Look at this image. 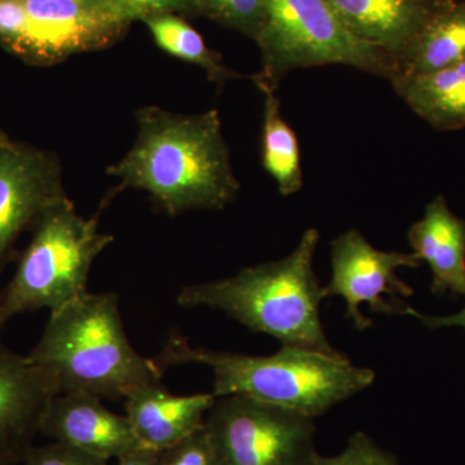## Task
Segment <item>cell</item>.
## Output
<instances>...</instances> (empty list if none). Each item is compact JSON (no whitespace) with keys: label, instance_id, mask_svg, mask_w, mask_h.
Listing matches in <instances>:
<instances>
[{"label":"cell","instance_id":"27","mask_svg":"<svg viewBox=\"0 0 465 465\" xmlns=\"http://www.w3.org/2000/svg\"><path fill=\"white\" fill-rule=\"evenodd\" d=\"M164 451L140 449L118 459V465H163Z\"/></svg>","mask_w":465,"mask_h":465},{"label":"cell","instance_id":"1","mask_svg":"<svg viewBox=\"0 0 465 465\" xmlns=\"http://www.w3.org/2000/svg\"><path fill=\"white\" fill-rule=\"evenodd\" d=\"M136 142L108 168L122 188L148 193L168 216L223 210L237 200L235 177L219 110L177 114L158 106L136 113Z\"/></svg>","mask_w":465,"mask_h":465},{"label":"cell","instance_id":"26","mask_svg":"<svg viewBox=\"0 0 465 465\" xmlns=\"http://www.w3.org/2000/svg\"><path fill=\"white\" fill-rule=\"evenodd\" d=\"M411 317L418 318L430 330H439L443 327H461L465 330V307L458 313L450 314V316L430 317L414 311Z\"/></svg>","mask_w":465,"mask_h":465},{"label":"cell","instance_id":"29","mask_svg":"<svg viewBox=\"0 0 465 465\" xmlns=\"http://www.w3.org/2000/svg\"><path fill=\"white\" fill-rule=\"evenodd\" d=\"M0 465H2V464H0Z\"/></svg>","mask_w":465,"mask_h":465},{"label":"cell","instance_id":"19","mask_svg":"<svg viewBox=\"0 0 465 465\" xmlns=\"http://www.w3.org/2000/svg\"><path fill=\"white\" fill-rule=\"evenodd\" d=\"M143 23L148 26L159 48L171 56L200 66L206 73L208 81L213 84L223 87L228 82L243 78L240 73L229 69L217 52L207 47L206 42L197 30L173 14L157 15L146 18Z\"/></svg>","mask_w":465,"mask_h":465},{"label":"cell","instance_id":"8","mask_svg":"<svg viewBox=\"0 0 465 465\" xmlns=\"http://www.w3.org/2000/svg\"><path fill=\"white\" fill-rule=\"evenodd\" d=\"M421 260L415 252L381 251L372 246L357 229H349L331 243L332 274L323 287L324 296H341L347 302L345 317L358 331L372 326V321L361 312L369 305L374 313L387 316H412L415 309L402 298L414 290L397 277L400 268H419Z\"/></svg>","mask_w":465,"mask_h":465},{"label":"cell","instance_id":"10","mask_svg":"<svg viewBox=\"0 0 465 465\" xmlns=\"http://www.w3.org/2000/svg\"><path fill=\"white\" fill-rule=\"evenodd\" d=\"M58 391L50 372L0 339V464H21Z\"/></svg>","mask_w":465,"mask_h":465},{"label":"cell","instance_id":"25","mask_svg":"<svg viewBox=\"0 0 465 465\" xmlns=\"http://www.w3.org/2000/svg\"><path fill=\"white\" fill-rule=\"evenodd\" d=\"M23 465H108V460L88 454L84 450L63 442L34 445L24 459Z\"/></svg>","mask_w":465,"mask_h":465},{"label":"cell","instance_id":"21","mask_svg":"<svg viewBox=\"0 0 465 465\" xmlns=\"http://www.w3.org/2000/svg\"><path fill=\"white\" fill-rule=\"evenodd\" d=\"M106 16L124 29L134 20H146L157 15L197 12L193 0H96Z\"/></svg>","mask_w":465,"mask_h":465},{"label":"cell","instance_id":"24","mask_svg":"<svg viewBox=\"0 0 465 465\" xmlns=\"http://www.w3.org/2000/svg\"><path fill=\"white\" fill-rule=\"evenodd\" d=\"M26 35L27 15L24 0H0V43L21 57Z\"/></svg>","mask_w":465,"mask_h":465},{"label":"cell","instance_id":"7","mask_svg":"<svg viewBox=\"0 0 465 465\" xmlns=\"http://www.w3.org/2000/svg\"><path fill=\"white\" fill-rule=\"evenodd\" d=\"M204 428L228 465H308L317 454L313 419L240 394L217 397Z\"/></svg>","mask_w":465,"mask_h":465},{"label":"cell","instance_id":"11","mask_svg":"<svg viewBox=\"0 0 465 465\" xmlns=\"http://www.w3.org/2000/svg\"><path fill=\"white\" fill-rule=\"evenodd\" d=\"M27 63L52 64L76 52L96 50L121 32L96 0H24Z\"/></svg>","mask_w":465,"mask_h":465},{"label":"cell","instance_id":"2","mask_svg":"<svg viewBox=\"0 0 465 465\" xmlns=\"http://www.w3.org/2000/svg\"><path fill=\"white\" fill-rule=\"evenodd\" d=\"M318 241L320 232L309 228L286 258L243 268L225 280L183 287L177 304L223 312L252 331L273 336L282 347L344 357L321 322L326 296L314 273Z\"/></svg>","mask_w":465,"mask_h":465},{"label":"cell","instance_id":"23","mask_svg":"<svg viewBox=\"0 0 465 465\" xmlns=\"http://www.w3.org/2000/svg\"><path fill=\"white\" fill-rule=\"evenodd\" d=\"M163 465H228L222 451L207 432L202 428L179 445L164 451Z\"/></svg>","mask_w":465,"mask_h":465},{"label":"cell","instance_id":"16","mask_svg":"<svg viewBox=\"0 0 465 465\" xmlns=\"http://www.w3.org/2000/svg\"><path fill=\"white\" fill-rule=\"evenodd\" d=\"M390 82L403 103L436 130L465 128V58L437 72L397 75Z\"/></svg>","mask_w":465,"mask_h":465},{"label":"cell","instance_id":"22","mask_svg":"<svg viewBox=\"0 0 465 465\" xmlns=\"http://www.w3.org/2000/svg\"><path fill=\"white\" fill-rule=\"evenodd\" d=\"M308 465H400L396 457L385 451L367 436L357 432L349 439L347 448L333 457L314 455Z\"/></svg>","mask_w":465,"mask_h":465},{"label":"cell","instance_id":"17","mask_svg":"<svg viewBox=\"0 0 465 465\" xmlns=\"http://www.w3.org/2000/svg\"><path fill=\"white\" fill-rule=\"evenodd\" d=\"M464 58L465 0H442L400 58L397 75L428 74Z\"/></svg>","mask_w":465,"mask_h":465},{"label":"cell","instance_id":"13","mask_svg":"<svg viewBox=\"0 0 465 465\" xmlns=\"http://www.w3.org/2000/svg\"><path fill=\"white\" fill-rule=\"evenodd\" d=\"M216 399L213 391L174 396L162 384L148 385L124 400L125 416L143 449L166 451L203 428Z\"/></svg>","mask_w":465,"mask_h":465},{"label":"cell","instance_id":"28","mask_svg":"<svg viewBox=\"0 0 465 465\" xmlns=\"http://www.w3.org/2000/svg\"><path fill=\"white\" fill-rule=\"evenodd\" d=\"M9 142H11V139H9L8 134L0 128V146L5 145V143H8Z\"/></svg>","mask_w":465,"mask_h":465},{"label":"cell","instance_id":"3","mask_svg":"<svg viewBox=\"0 0 465 465\" xmlns=\"http://www.w3.org/2000/svg\"><path fill=\"white\" fill-rule=\"evenodd\" d=\"M27 356L50 372L60 393L103 401L125 400L143 387L162 384L163 375L157 361L131 345L113 292L85 293L51 313Z\"/></svg>","mask_w":465,"mask_h":465},{"label":"cell","instance_id":"9","mask_svg":"<svg viewBox=\"0 0 465 465\" xmlns=\"http://www.w3.org/2000/svg\"><path fill=\"white\" fill-rule=\"evenodd\" d=\"M66 197L54 155L12 140L0 146V262L21 232Z\"/></svg>","mask_w":465,"mask_h":465},{"label":"cell","instance_id":"15","mask_svg":"<svg viewBox=\"0 0 465 465\" xmlns=\"http://www.w3.org/2000/svg\"><path fill=\"white\" fill-rule=\"evenodd\" d=\"M407 238L412 252L432 272V292L465 296V220L450 210L443 195L425 206Z\"/></svg>","mask_w":465,"mask_h":465},{"label":"cell","instance_id":"6","mask_svg":"<svg viewBox=\"0 0 465 465\" xmlns=\"http://www.w3.org/2000/svg\"><path fill=\"white\" fill-rule=\"evenodd\" d=\"M255 42L262 69L251 75L256 87L277 91L290 73L308 67L344 65L391 81L396 60L357 38L329 0H264Z\"/></svg>","mask_w":465,"mask_h":465},{"label":"cell","instance_id":"4","mask_svg":"<svg viewBox=\"0 0 465 465\" xmlns=\"http://www.w3.org/2000/svg\"><path fill=\"white\" fill-rule=\"evenodd\" d=\"M155 361L162 369L189 363L210 367L216 397L240 394L312 419L375 381L372 370L354 366L345 356L291 347L272 356H249L193 347L174 332Z\"/></svg>","mask_w":465,"mask_h":465},{"label":"cell","instance_id":"20","mask_svg":"<svg viewBox=\"0 0 465 465\" xmlns=\"http://www.w3.org/2000/svg\"><path fill=\"white\" fill-rule=\"evenodd\" d=\"M201 14L255 41L264 17V0H193Z\"/></svg>","mask_w":465,"mask_h":465},{"label":"cell","instance_id":"5","mask_svg":"<svg viewBox=\"0 0 465 465\" xmlns=\"http://www.w3.org/2000/svg\"><path fill=\"white\" fill-rule=\"evenodd\" d=\"M113 241L67 197L45 211L14 277L0 290V331L12 318L41 309L54 313L90 292L92 265Z\"/></svg>","mask_w":465,"mask_h":465},{"label":"cell","instance_id":"14","mask_svg":"<svg viewBox=\"0 0 465 465\" xmlns=\"http://www.w3.org/2000/svg\"><path fill=\"white\" fill-rule=\"evenodd\" d=\"M361 41L399 61L442 0H329Z\"/></svg>","mask_w":465,"mask_h":465},{"label":"cell","instance_id":"12","mask_svg":"<svg viewBox=\"0 0 465 465\" xmlns=\"http://www.w3.org/2000/svg\"><path fill=\"white\" fill-rule=\"evenodd\" d=\"M41 434L101 459H118L143 449L127 416L103 400L84 393H60L43 418Z\"/></svg>","mask_w":465,"mask_h":465},{"label":"cell","instance_id":"18","mask_svg":"<svg viewBox=\"0 0 465 465\" xmlns=\"http://www.w3.org/2000/svg\"><path fill=\"white\" fill-rule=\"evenodd\" d=\"M264 96L262 130V162L283 197L302 191V153L295 131L287 124L281 110L277 91L258 88Z\"/></svg>","mask_w":465,"mask_h":465}]
</instances>
